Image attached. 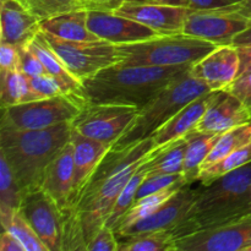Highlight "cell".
<instances>
[{
	"instance_id": "cell-26",
	"label": "cell",
	"mask_w": 251,
	"mask_h": 251,
	"mask_svg": "<svg viewBox=\"0 0 251 251\" xmlns=\"http://www.w3.org/2000/svg\"><path fill=\"white\" fill-rule=\"evenodd\" d=\"M0 98L1 108L39 100L29 83V77L21 70L0 71Z\"/></svg>"
},
{
	"instance_id": "cell-13",
	"label": "cell",
	"mask_w": 251,
	"mask_h": 251,
	"mask_svg": "<svg viewBox=\"0 0 251 251\" xmlns=\"http://www.w3.org/2000/svg\"><path fill=\"white\" fill-rule=\"evenodd\" d=\"M87 25L98 38L113 44L136 43L161 36L154 29L109 10H88Z\"/></svg>"
},
{
	"instance_id": "cell-27",
	"label": "cell",
	"mask_w": 251,
	"mask_h": 251,
	"mask_svg": "<svg viewBox=\"0 0 251 251\" xmlns=\"http://www.w3.org/2000/svg\"><path fill=\"white\" fill-rule=\"evenodd\" d=\"M186 146L188 140L184 136L166 146L159 147L156 156L146 162L147 176L183 173Z\"/></svg>"
},
{
	"instance_id": "cell-24",
	"label": "cell",
	"mask_w": 251,
	"mask_h": 251,
	"mask_svg": "<svg viewBox=\"0 0 251 251\" xmlns=\"http://www.w3.org/2000/svg\"><path fill=\"white\" fill-rule=\"evenodd\" d=\"M221 135L222 134L200 132L194 131V130L185 135L188 140V146H186L185 157H184L183 176L186 183L191 184L198 181L201 167L215 145L217 144Z\"/></svg>"
},
{
	"instance_id": "cell-5",
	"label": "cell",
	"mask_w": 251,
	"mask_h": 251,
	"mask_svg": "<svg viewBox=\"0 0 251 251\" xmlns=\"http://www.w3.org/2000/svg\"><path fill=\"white\" fill-rule=\"evenodd\" d=\"M120 65L169 66L193 65L216 48V44L184 33L159 36L149 41L117 44Z\"/></svg>"
},
{
	"instance_id": "cell-48",
	"label": "cell",
	"mask_w": 251,
	"mask_h": 251,
	"mask_svg": "<svg viewBox=\"0 0 251 251\" xmlns=\"http://www.w3.org/2000/svg\"><path fill=\"white\" fill-rule=\"evenodd\" d=\"M249 212L251 213V199H250V202H249Z\"/></svg>"
},
{
	"instance_id": "cell-32",
	"label": "cell",
	"mask_w": 251,
	"mask_h": 251,
	"mask_svg": "<svg viewBox=\"0 0 251 251\" xmlns=\"http://www.w3.org/2000/svg\"><path fill=\"white\" fill-rule=\"evenodd\" d=\"M251 162V144L242 149L237 150L233 153L228 154L225 158L218 161L217 163L207 167V168L200 171L198 176V181H200L202 185H207L211 181L226 176L233 171L242 168L245 164Z\"/></svg>"
},
{
	"instance_id": "cell-18",
	"label": "cell",
	"mask_w": 251,
	"mask_h": 251,
	"mask_svg": "<svg viewBox=\"0 0 251 251\" xmlns=\"http://www.w3.org/2000/svg\"><path fill=\"white\" fill-rule=\"evenodd\" d=\"M71 142L74 145V189L71 206H76L86 184L112 146L83 136L74 130L71 132Z\"/></svg>"
},
{
	"instance_id": "cell-8",
	"label": "cell",
	"mask_w": 251,
	"mask_h": 251,
	"mask_svg": "<svg viewBox=\"0 0 251 251\" xmlns=\"http://www.w3.org/2000/svg\"><path fill=\"white\" fill-rule=\"evenodd\" d=\"M44 36L66 68L81 82L109 66L120 64L123 60L117 44L110 42L102 39L95 42H74L49 33H44Z\"/></svg>"
},
{
	"instance_id": "cell-22",
	"label": "cell",
	"mask_w": 251,
	"mask_h": 251,
	"mask_svg": "<svg viewBox=\"0 0 251 251\" xmlns=\"http://www.w3.org/2000/svg\"><path fill=\"white\" fill-rule=\"evenodd\" d=\"M28 46L39 56L44 68H46L47 74L53 76L58 81V83L60 85L61 90H63L65 95L78 96V97L82 98V96H81L82 82L77 77H75L70 73V70L66 68L63 60L59 58L55 50L48 43L43 32H39Z\"/></svg>"
},
{
	"instance_id": "cell-6",
	"label": "cell",
	"mask_w": 251,
	"mask_h": 251,
	"mask_svg": "<svg viewBox=\"0 0 251 251\" xmlns=\"http://www.w3.org/2000/svg\"><path fill=\"white\" fill-rule=\"evenodd\" d=\"M86 100L78 96L59 95L46 100L2 108L1 129L41 130L73 123Z\"/></svg>"
},
{
	"instance_id": "cell-7",
	"label": "cell",
	"mask_w": 251,
	"mask_h": 251,
	"mask_svg": "<svg viewBox=\"0 0 251 251\" xmlns=\"http://www.w3.org/2000/svg\"><path fill=\"white\" fill-rule=\"evenodd\" d=\"M251 24V0L207 10H191L183 33L216 46L232 43L233 38Z\"/></svg>"
},
{
	"instance_id": "cell-12",
	"label": "cell",
	"mask_w": 251,
	"mask_h": 251,
	"mask_svg": "<svg viewBox=\"0 0 251 251\" xmlns=\"http://www.w3.org/2000/svg\"><path fill=\"white\" fill-rule=\"evenodd\" d=\"M19 211L41 238L48 251H61L63 211L43 189L25 195Z\"/></svg>"
},
{
	"instance_id": "cell-9",
	"label": "cell",
	"mask_w": 251,
	"mask_h": 251,
	"mask_svg": "<svg viewBox=\"0 0 251 251\" xmlns=\"http://www.w3.org/2000/svg\"><path fill=\"white\" fill-rule=\"evenodd\" d=\"M139 110L130 105L86 103L71 127L83 136L113 146L134 123Z\"/></svg>"
},
{
	"instance_id": "cell-33",
	"label": "cell",
	"mask_w": 251,
	"mask_h": 251,
	"mask_svg": "<svg viewBox=\"0 0 251 251\" xmlns=\"http://www.w3.org/2000/svg\"><path fill=\"white\" fill-rule=\"evenodd\" d=\"M22 1L41 21L65 12L92 10V5L86 0H22Z\"/></svg>"
},
{
	"instance_id": "cell-49",
	"label": "cell",
	"mask_w": 251,
	"mask_h": 251,
	"mask_svg": "<svg viewBox=\"0 0 251 251\" xmlns=\"http://www.w3.org/2000/svg\"><path fill=\"white\" fill-rule=\"evenodd\" d=\"M249 251H251V248H250V249H249Z\"/></svg>"
},
{
	"instance_id": "cell-1",
	"label": "cell",
	"mask_w": 251,
	"mask_h": 251,
	"mask_svg": "<svg viewBox=\"0 0 251 251\" xmlns=\"http://www.w3.org/2000/svg\"><path fill=\"white\" fill-rule=\"evenodd\" d=\"M191 65L109 66L82 82L81 96L92 104H119L144 108L171 81L188 71Z\"/></svg>"
},
{
	"instance_id": "cell-37",
	"label": "cell",
	"mask_w": 251,
	"mask_h": 251,
	"mask_svg": "<svg viewBox=\"0 0 251 251\" xmlns=\"http://www.w3.org/2000/svg\"><path fill=\"white\" fill-rule=\"evenodd\" d=\"M230 44L237 49L239 54V75L251 70V24L248 26V28L237 34Z\"/></svg>"
},
{
	"instance_id": "cell-40",
	"label": "cell",
	"mask_w": 251,
	"mask_h": 251,
	"mask_svg": "<svg viewBox=\"0 0 251 251\" xmlns=\"http://www.w3.org/2000/svg\"><path fill=\"white\" fill-rule=\"evenodd\" d=\"M20 49V58H21V71L26 74L28 77L44 75L47 74L43 63L39 56L31 49V47L26 46Z\"/></svg>"
},
{
	"instance_id": "cell-43",
	"label": "cell",
	"mask_w": 251,
	"mask_h": 251,
	"mask_svg": "<svg viewBox=\"0 0 251 251\" xmlns=\"http://www.w3.org/2000/svg\"><path fill=\"white\" fill-rule=\"evenodd\" d=\"M189 7L193 10H207L215 7L227 6V5L235 4L243 0H188Z\"/></svg>"
},
{
	"instance_id": "cell-4",
	"label": "cell",
	"mask_w": 251,
	"mask_h": 251,
	"mask_svg": "<svg viewBox=\"0 0 251 251\" xmlns=\"http://www.w3.org/2000/svg\"><path fill=\"white\" fill-rule=\"evenodd\" d=\"M210 87L190 74V69L159 91L144 108L139 110L136 119L112 146L122 150L149 139L167 120L195 98L210 92Z\"/></svg>"
},
{
	"instance_id": "cell-30",
	"label": "cell",
	"mask_w": 251,
	"mask_h": 251,
	"mask_svg": "<svg viewBox=\"0 0 251 251\" xmlns=\"http://www.w3.org/2000/svg\"><path fill=\"white\" fill-rule=\"evenodd\" d=\"M249 144H251V122L223 132L220 139H218L217 144L215 145L212 151L207 156V158L205 159L200 171L217 163L218 161L225 158L226 156L233 153L234 151Z\"/></svg>"
},
{
	"instance_id": "cell-3",
	"label": "cell",
	"mask_w": 251,
	"mask_h": 251,
	"mask_svg": "<svg viewBox=\"0 0 251 251\" xmlns=\"http://www.w3.org/2000/svg\"><path fill=\"white\" fill-rule=\"evenodd\" d=\"M250 199L251 162L199 189L193 206L183 221L171 229L172 234L176 240L249 215Z\"/></svg>"
},
{
	"instance_id": "cell-19",
	"label": "cell",
	"mask_w": 251,
	"mask_h": 251,
	"mask_svg": "<svg viewBox=\"0 0 251 251\" xmlns=\"http://www.w3.org/2000/svg\"><path fill=\"white\" fill-rule=\"evenodd\" d=\"M218 91H210L200 97L195 98L190 103L181 108L178 113L173 115L169 120H167L158 130L152 135L154 149L156 147L166 146L176 140L181 139L188 132L195 129L196 125L203 117L207 108L217 96Z\"/></svg>"
},
{
	"instance_id": "cell-15",
	"label": "cell",
	"mask_w": 251,
	"mask_h": 251,
	"mask_svg": "<svg viewBox=\"0 0 251 251\" xmlns=\"http://www.w3.org/2000/svg\"><path fill=\"white\" fill-rule=\"evenodd\" d=\"M191 185L193 183L184 185L176 195L172 196L158 210L154 211L149 217L144 218L140 222L127 228L122 235L117 237L118 239L124 237H132V235L141 234V233L154 232V230L173 229L179 222L183 221L198 196L199 189H194Z\"/></svg>"
},
{
	"instance_id": "cell-31",
	"label": "cell",
	"mask_w": 251,
	"mask_h": 251,
	"mask_svg": "<svg viewBox=\"0 0 251 251\" xmlns=\"http://www.w3.org/2000/svg\"><path fill=\"white\" fill-rule=\"evenodd\" d=\"M158 151H159V147H156V152H154L153 156H156ZM153 156H151L150 158H152ZM149 159H146V161H145L144 163L137 168V171L135 172L134 176H131L129 183L125 185V188L123 189V191L120 193L119 198H118L117 201H115L112 212H110L109 217H108L107 222H105V226H107V227L114 229V228L117 227L118 222L120 221V218H122L123 216L125 215V212H126V211L132 206L135 199H136L137 190H139L140 185H141L142 181H144L145 178L147 176L146 162L149 161Z\"/></svg>"
},
{
	"instance_id": "cell-14",
	"label": "cell",
	"mask_w": 251,
	"mask_h": 251,
	"mask_svg": "<svg viewBox=\"0 0 251 251\" xmlns=\"http://www.w3.org/2000/svg\"><path fill=\"white\" fill-rule=\"evenodd\" d=\"M240 60L232 44L217 46L211 53L193 64L190 74L205 82L211 91H225L239 75Z\"/></svg>"
},
{
	"instance_id": "cell-10",
	"label": "cell",
	"mask_w": 251,
	"mask_h": 251,
	"mask_svg": "<svg viewBox=\"0 0 251 251\" xmlns=\"http://www.w3.org/2000/svg\"><path fill=\"white\" fill-rule=\"evenodd\" d=\"M178 251H249L251 213L234 221L178 238Z\"/></svg>"
},
{
	"instance_id": "cell-11",
	"label": "cell",
	"mask_w": 251,
	"mask_h": 251,
	"mask_svg": "<svg viewBox=\"0 0 251 251\" xmlns=\"http://www.w3.org/2000/svg\"><path fill=\"white\" fill-rule=\"evenodd\" d=\"M193 9L157 0H126L112 11L140 22L161 36L183 33L186 17Z\"/></svg>"
},
{
	"instance_id": "cell-41",
	"label": "cell",
	"mask_w": 251,
	"mask_h": 251,
	"mask_svg": "<svg viewBox=\"0 0 251 251\" xmlns=\"http://www.w3.org/2000/svg\"><path fill=\"white\" fill-rule=\"evenodd\" d=\"M225 91L237 97L251 110V70L238 76Z\"/></svg>"
},
{
	"instance_id": "cell-34",
	"label": "cell",
	"mask_w": 251,
	"mask_h": 251,
	"mask_svg": "<svg viewBox=\"0 0 251 251\" xmlns=\"http://www.w3.org/2000/svg\"><path fill=\"white\" fill-rule=\"evenodd\" d=\"M63 245L61 251L65 250H87L85 234H83L81 217L76 206H70L63 211Z\"/></svg>"
},
{
	"instance_id": "cell-35",
	"label": "cell",
	"mask_w": 251,
	"mask_h": 251,
	"mask_svg": "<svg viewBox=\"0 0 251 251\" xmlns=\"http://www.w3.org/2000/svg\"><path fill=\"white\" fill-rule=\"evenodd\" d=\"M4 230L12 233L22 243L26 251H48L41 238L37 235V233L34 232L33 228L31 227V225L27 222V220L21 215L20 211H17L12 216Z\"/></svg>"
},
{
	"instance_id": "cell-28",
	"label": "cell",
	"mask_w": 251,
	"mask_h": 251,
	"mask_svg": "<svg viewBox=\"0 0 251 251\" xmlns=\"http://www.w3.org/2000/svg\"><path fill=\"white\" fill-rule=\"evenodd\" d=\"M24 195L6 159L0 154V222L4 229L20 210Z\"/></svg>"
},
{
	"instance_id": "cell-20",
	"label": "cell",
	"mask_w": 251,
	"mask_h": 251,
	"mask_svg": "<svg viewBox=\"0 0 251 251\" xmlns=\"http://www.w3.org/2000/svg\"><path fill=\"white\" fill-rule=\"evenodd\" d=\"M42 189L58 203L61 211L71 206L74 189V145L71 140L48 166Z\"/></svg>"
},
{
	"instance_id": "cell-45",
	"label": "cell",
	"mask_w": 251,
	"mask_h": 251,
	"mask_svg": "<svg viewBox=\"0 0 251 251\" xmlns=\"http://www.w3.org/2000/svg\"><path fill=\"white\" fill-rule=\"evenodd\" d=\"M100 1H102L103 5H104V10H109V11H112L113 9L119 6L122 2L126 1V0H100Z\"/></svg>"
},
{
	"instance_id": "cell-29",
	"label": "cell",
	"mask_w": 251,
	"mask_h": 251,
	"mask_svg": "<svg viewBox=\"0 0 251 251\" xmlns=\"http://www.w3.org/2000/svg\"><path fill=\"white\" fill-rule=\"evenodd\" d=\"M118 251H176V242L169 229L154 230L119 238Z\"/></svg>"
},
{
	"instance_id": "cell-38",
	"label": "cell",
	"mask_w": 251,
	"mask_h": 251,
	"mask_svg": "<svg viewBox=\"0 0 251 251\" xmlns=\"http://www.w3.org/2000/svg\"><path fill=\"white\" fill-rule=\"evenodd\" d=\"M29 83H31L33 91L39 97V100L55 97V96L63 95L64 93L58 81L53 76L49 75V74L29 77Z\"/></svg>"
},
{
	"instance_id": "cell-44",
	"label": "cell",
	"mask_w": 251,
	"mask_h": 251,
	"mask_svg": "<svg viewBox=\"0 0 251 251\" xmlns=\"http://www.w3.org/2000/svg\"><path fill=\"white\" fill-rule=\"evenodd\" d=\"M0 251H26V249L12 233L2 229L0 235Z\"/></svg>"
},
{
	"instance_id": "cell-42",
	"label": "cell",
	"mask_w": 251,
	"mask_h": 251,
	"mask_svg": "<svg viewBox=\"0 0 251 251\" xmlns=\"http://www.w3.org/2000/svg\"><path fill=\"white\" fill-rule=\"evenodd\" d=\"M21 70L20 49L14 44L0 42V71Z\"/></svg>"
},
{
	"instance_id": "cell-23",
	"label": "cell",
	"mask_w": 251,
	"mask_h": 251,
	"mask_svg": "<svg viewBox=\"0 0 251 251\" xmlns=\"http://www.w3.org/2000/svg\"><path fill=\"white\" fill-rule=\"evenodd\" d=\"M88 10L65 12L58 16L41 21V29L44 33L53 34L61 39L74 42L100 41L87 25Z\"/></svg>"
},
{
	"instance_id": "cell-47",
	"label": "cell",
	"mask_w": 251,
	"mask_h": 251,
	"mask_svg": "<svg viewBox=\"0 0 251 251\" xmlns=\"http://www.w3.org/2000/svg\"><path fill=\"white\" fill-rule=\"evenodd\" d=\"M86 1L90 2L92 5V10L93 9H100V10H104V5L100 0H86Z\"/></svg>"
},
{
	"instance_id": "cell-46",
	"label": "cell",
	"mask_w": 251,
	"mask_h": 251,
	"mask_svg": "<svg viewBox=\"0 0 251 251\" xmlns=\"http://www.w3.org/2000/svg\"><path fill=\"white\" fill-rule=\"evenodd\" d=\"M161 2H167V4H173V5H180V6H188L189 1L188 0H157Z\"/></svg>"
},
{
	"instance_id": "cell-2",
	"label": "cell",
	"mask_w": 251,
	"mask_h": 251,
	"mask_svg": "<svg viewBox=\"0 0 251 251\" xmlns=\"http://www.w3.org/2000/svg\"><path fill=\"white\" fill-rule=\"evenodd\" d=\"M71 123L41 130L0 127V154L5 157L22 195L39 190L46 171L71 140Z\"/></svg>"
},
{
	"instance_id": "cell-25",
	"label": "cell",
	"mask_w": 251,
	"mask_h": 251,
	"mask_svg": "<svg viewBox=\"0 0 251 251\" xmlns=\"http://www.w3.org/2000/svg\"><path fill=\"white\" fill-rule=\"evenodd\" d=\"M185 180H181L179 183L174 184V185L169 186V188L164 189V190L158 191V193L151 194V195H147L145 198L139 199V200H135L132 203L131 207L125 212V215L120 218V221L118 222L117 227L114 228V232L117 237L122 235L127 228H130L131 226H134L135 223L140 222L144 218L149 217L150 215L154 212L156 210H158L164 202L169 200L173 195H176L184 185H186Z\"/></svg>"
},
{
	"instance_id": "cell-50",
	"label": "cell",
	"mask_w": 251,
	"mask_h": 251,
	"mask_svg": "<svg viewBox=\"0 0 251 251\" xmlns=\"http://www.w3.org/2000/svg\"><path fill=\"white\" fill-rule=\"evenodd\" d=\"M21 1H22V0H21Z\"/></svg>"
},
{
	"instance_id": "cell-16",
	"label": "cell",
	"mask_w": 251,
	"mask_h": 251,
	"mask_svg": "<svg viewBox=\"0 0 251 251\" xmlns=\"http://www.w3.org/2000/svg\"><path fill=\"white\" fill-rule=\"evenodd\" d=\"M0 42L26 47L42 31L41 20L21 0H1Z\"/></svg>"
},
{
	"instance_id": "cell-21",
	"label": "cell",
	"mask_w": 251,
	"mask_h": 251,
	"mask_svg": "<svg viewBox=\"0 0 251 251\" xmlns=\"http://www.w3.org/2000/svg\"><path fill=\"white\" fill-rule=\"evenodd\" d=\"M153 149L154 144L152 136L144 140V141L139 142V144L126 147V149H110L109 152L104 156V158L100 161V166L97 167V169H96V172L93 173V176H91L88 183L86 184L85 189H83L82 193H81L78 200H80L82 196L88 195V194H91L92 191H95L100 184L104 183V181L108 180L109 178H112L113 176L118 174L119 172L124 171L125 168H127L129 166L134 164L135 162L144 159Z\"/></svg>"
},
{
	"instance_id": "cell-39",
	"label": "cell",
	"mask_w": 251,
	"mask_h": 251,
	"mask_svg": "<svg viewBox=\"0 0 251 251\" xmlns=\"http://www.w3.org/2000/svg\"><path fill=\"white\" fill-rule=\"evenodd\" d=\"M88 251H118V238L114 229L103 226L87 244Z\"/></svg>"
},
{
	"instance_id": "cell-17",
	"label": "cell",
	"mask_w": 251,
	"mask_h": 251,
	"mask_svg": "<svg viewBox=\"0 0 251 251\" xmlns=\"http://www.w3.org/2000/svg\"><path fill=\"white\" fill-rule=\"evenodd\" d=\"M249 122H251V110L249 108L227 91H218L216 98L194 131L223 134Z\"/></svg>"
},
{
	"instance_id": "cell-36",
	"label": "cell",
	"mask_w": 251,
	"mask_h": 251,
	"mask_svg": "<svg viewBox=\"0 0 251 251\" xmlns=\"http://www.w3.org/2000/svg\"><path fill=\"white\" fill-rule=\"evenodd\" d=\"M181 180H185L183 173H176V174H161V176H147L142 184L140 185L139 190H137L136 199L145 198L151 194L158 193V191L164 190V189L169 188V186L174 185V184L179 183ZM186 181V180H185Z\"/></svg>"
}]
</instances>
